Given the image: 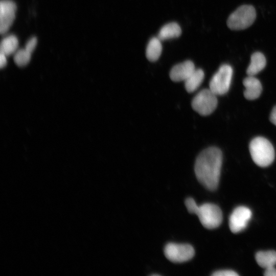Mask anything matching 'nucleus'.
Listing matches in <instances>:
<instances>
[{"label": "nucleus", "mask_w": 276, "mask_h": 276, "mask_svg": "<svg viewBox=\"0 0 276 276\" xmlns=\"http://www.w3.org/2000/svg\"><path fill=\"white\" fill-rule=\"evenodd\" d=\"M222 163V152L215 147L203 150L196 159L194 171L196 178L209 190H215L218 186Z\"/></svg>", "instance_id": "obj_1"}, {"label": "nucleus", "mask_w": 276, "mask_h": 276, "mask_svg": "<svg viewBox=\"0 0 276 276\" xmlns=\"http://www.w3.org/2000/svg\"><path fill=\"white\" fill-rule=\"evenodd\" d=\"M249 151L255 163L261 167L270 165L274 159L275 152L271 143L266 139L258 136L251 140Z\"/></svg>", "instance_id": "obj_2"}, {"label": "nucleus", "mask_w": 276, "mask_h": 276, "mask_svg": "<svg viewBox=\"0 0 276 276\" xmlns=\"http://www.w3.org/2000/svg\"><path fill=\"white\" fill-rule=\"evenodd\" d=\"M256 18L255 8L251 5H244L238 7L229 16L227 25L231 30H243L250 26Z\"/></svg>", "instance_id": "obj_3"}, {"label": "nucleus", "mask_w": 276, "mask_h": 276, "mask_svg": "<svg viewBox=\"0 0 276 276\" xmlns=\"http://www.w3.org/2000/svg\"><path fill=\"white\" fill-rule=\"evenodd\" d=\"M195 214L198 217L202 225L208 229L218 227L223 219L222 213L219 207L210 203L198 205Z\"/></svg>", "instance_id": "obj_4"}, {"label": "nucleus", "mask_w": 276, "mask_h": 276, "mask_svg": "<svg viewBox=\"0 0 276 276\" xmlns=\"http://www.w3.org/2000/svg\"><path fill=\"white\" fill-rule=\"evenodd\" d=\"M233 73L231 65L222 64L211 78L209 88L217 96L226 94L229 89Z\"/></svg>", "instance_id": "obj_5"}, {"label": "nucleus", "mask_w": 276, "mask_h": 276, "mask_svg": "<svg viewBox=\"0 0 276 276\" xmlns=\"http://www.w3.org/2000/svg\"><path fill=\"white\" fill-rule=\"evenodd\" d=\"M217 95L210 88L200 91L192 101L193 109L201 116L211 114L217 106Z\"/></svg>", "instance_id": "obj_6"}, {"label": "nucleus", "mask_w": 276, "mask_h": 276, "mask_svg": "<svg viewBox=\"0 0 276 276\" xmlns=\"http://www.w3.org/2000/svg\"><path fill=\"white\" fill-rule=\"evenodd\" d=\"M166 257L173 263H182L191 260L195 255L193 247L189 244L169 243L164 248Z\"/></svg>", "instance_id": "obj_7"}, {"label": "nucleus", "mask_w": 276, "mask_h": 276, "mask_svg": "<svg viewBox=\"0 0 276 276\" xmlns=\"http://www.w3.org/2000/svg\"><path fill=\"white\" fill-rule=\"evenodd\" d=\"M249 209L244 206H239L234 209L229 218V226L231 232L238 233L243 231L251 216Z\"/></svg>", "instance_id": "obj_8"}, {"label": "nucleus", "mask_w": 276, "mask_h": 276, "mask_svg": "<svg viewBox=\"0 0 276 276\" xmlns=\"http://www.w3.org/2000/svg\"><path fill=\"white\" fill-rule=\"evenodd\" d=\"M16 5L11 0H2L0 2V32L5 34L12 25L15 17Z\"/></svg>", "instance_id": "obj_9"}, {"label": "nucleus", "mask_w": 276, "mask_h": 276, "mask_svg": "<svg viewBox=\"0 0 276 276\" xmlns=\"http://www.w3.org/2000/svg\"><path fill=\"white\" fill-rule=\"evenodd\" d=\"M193 62L186 60L174 65L170 71V77L175 82L185 81L195 70Z\"/></svg>", "instance_id": "obj_10"}, {"label": "nucleus", "mask_w": 276, "mask_h": 276, "mask_svg": "<svg viewBox=\"0 0 276 276\" xmlns=\"http://www.w3.org/2000/svg\"><path fill=\"white\" fill-rule=\"evenodd\" d=\"M245 87L244 97L249 100L257 99L260 96L262 86L260 81L254 76H248L243 81Z\"/></svg>", "instance_id": "obj_11"}, {"label": "nucleus", "mask_w": 276, "mask_h": 276, "mask_svg": "<svg viewBox=\"0 0 276 276\" xmlns=\"http://www.w3.org/2000/svg\"><path fill=\"white\" fill-rule=\"evenodd\" d=\"M266 64L264 55L261 52L253 53L250 57V62L248 66L246 73L248 76H255L263 70Z\"/></svg>", "instance_id": "obj_12"}, {"label": "nucleus", "mask_w": 276, "mask_h": 276, "mask_svg": "<svg viewBox=\"0 0 276 276\" xmlns=\"http://www.w3.org/2000/svg\"><path fill=\"white\" fill-rule=\"evenodd\" d=\"M181 33L179 25L175 22L168 23L163 26L160 29L158 38L161 40L178 37Z\"/></svg>", "instance_id": "obj_13"}, {"label": "nucleus", "mask_w": 276, "mask_h": 276, "mask_svg": "<svg viewBox=\"0 0 276 276\" xmlns=\"http://www.w3.org/2000/svg\"><path fill=\"white\" fill-rule=\"evenodd\" d=\"M162 52L161 40L158 37H154L149 40L146 50L147 58L151 62H154L159 58Z\"/></svg>", "instance_id": "obj_14"}, {"label": "nucleus", "mask_w": 276, "mask_h": 276, "mask_svg": "<svg viewBox=\"0 0 276 276\" xmlns=\"http://www.w3.org/2000/svg\"><path fill=\"white\" fill-rule=\"evenodd\" d=\"M255 258L258 264L262 268L273 267L276 264V251H260L256 254Z\"/></svg>", "instance_id": "obj_15"}, {"label": "nucleus", "mask_w": 276, "mask_h": 276, "mask_svg": "<svg viewBox=\"0 0 276 276\" xmlns=\"http://www.w3.org/2000/svg\"><path fill=\"white\" fill-rule=\"evenodd\" d=\"M204 77L202 70L195 69L193 73L185 81V86L188 93L195 91L201 85Z\"/></svg>", "instance_id": "obj_16"}, {"label": "nucleus", "mask_w": 276, "mask_h": 276, "mask_svg": "<svg viewBox=\"0 0 276 276\" xmlns=\"http://www.w3.org/2000/svg\"><path fill=\"white\" fill-rule=\"evenodd\" d=\"M18 46L17 38L14 35H10L4 37L2 40L0 51L7 56H10L16 52Z\"/></svg>", "instance_id": "obj_17"}, {"label": "nucleus", "mask_w": 276, "mask_h": 276, "mask_svg": "<svg viewBox=\"0 0 276 276\" xmlns=\"http://www.w3.org/2000/svg\"><path fill=\"white\" fill-rule=\"evenodd\" d=\"M31 53L25 49L17 51L14 54V60L16 65L22 67L29 63L31 57Z\"/></svg>", "instance_id": "obj_18"}, {"label": "nucleus", "mask_w": 276, "mask_h": 276, "mask_svg": "<svg viewBox=\"0 0 276 276\" xmlns=\"http://www.w3.org/2000/svg\"><path fill=\"white\" fill-rule=\"evenodd\" d=\"M185 205L188 211L191 214H195L198 205L193 198L189 197L185 200Z\"/></svg>", "instance_id": "obj_19"}, {"label": "nucleus", "mask_w": 276, "mask_h": 276, "mask_svg": "<svg viewBox=\"0 0 276 276\" xmlns=\"http://www.w3.org/2000/svg\"><path fill=\"white\" fill-rule=\"evenodd\" d=\"M212 275L213 276H238L239 274L232 270H220L215 271Z\"/></svg>", "instance_id": "obj_20"}, {"label": "nucleus", "mask_w": 276, "mask_h": 276, "mask_svg": "<svg viewBox=\"0 0 276 276\" xmlns=\"http://www.w3.org/2000/svg\"><path fill=\"white\" fill-rule=\"evenodd\" d=\"M37 38L35 37H32L27 41L25 46V49L32 53L37 45Z\"/></svg>", "instance_id": "obj_21"}, {"label": "nucleus", "mask_w": 276, "mask_h": 276, "mask_svg": "<svg viewBox=\"0 0 276 276\" xmlns=\"http://www.w3.org/2000/svg\"><path fill=\"white\" fill-rule=\"evenodd\" d=\"M264 274L265 276H276V269L274 266L266 268Z\"/></svg>", "instance_id": "obj_22"}, {"label": "nucleus", "mask_w": 276, "mask_h": 276, "mask_svg": "<svg viewBox=\"0 0 276 276\" xmlns=\"http://www.w3.org/2000/svg\"><path fill=\"white\" fill-rule=\"evenodd\" d=\"M269 119L270 122L276 126V106L273 108Z\"/></svg>", "instance_id": "obj_23"}, {"label": "nucleus", "mask_w": 276, "mask_h": 276, "mask_svg": "<svg viewBox=\"0 0 276 276\" xmlns=\"http://www.w3.org/2000/svg\"><path fill=\"white\" fill-rule=\"evenodd\" d=\"M7 56L4 53L1 52L0 53V66L1 68L5 67L7 63Z\"/></svg>", "instance_id": "obj_24"}, {"label": "nucleus", "mask_w": 276, "mask_h": 276, "mask_svg": "<svg viewBox=\"0 0 276 276\" xmlns=\"http://www.w3.org/2000/svg\"><path fill=\"white\" fill-rule=\"evenodd\" d=\"M159 274H151V275H159Z\"/></svg>", "instance_id": "obj_25"}]
</instances>
